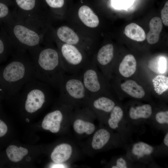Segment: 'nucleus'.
<instances>
[{"label": "nucleus", "instance_id": "obj_32", "mask_svg": "<svg viewBox=\"0 0 168 168\" xmlns=\"http://www.w3.org/2000/svg\"><path fill=\"white\" fill-rule=\"evenodd\" d=\"M7 49L3 41L0 38V57L3 56L6 54Z\"/></svg>", "mask_w": 168, "mask_h": 168}, {"label": "nucleus", "instance_id": "obj_20", "mask_svg": "<svg viewBox=\"0 0 168 168\" xmlns=\"http://www.w3.org/2000/svg\"><path fill=\"white\" fill-rule=\"evenodd\" d=\"M121 87L124 92L133 98L141 99L145 96L142 87L133 80H128L122 83Z\"/></svg>", "mask_w": 168, "mask_h": 168}, {"label": "nucleus", "instance_id": "obj_14", "mask_svg": "<svg viewBox=\"0 0 168 168\" xmlns=\"http://www.w3.org/2000/svg\"><path fill=\"white\" fill-rule=\"evenodd\" d=\"M78 15L82 23L88 27L95 28L99 24L98 17L87 6L83 5L80 7L78 11Z\"/></svg>", "mask_w": 168, "mask_h": 168}, {"label": "nucleus", "instance_id": "obj_11", "mask_svg": "<svg viewBox=\"0 0 168 168\" xmlns=\"http://www.w3.org/2000/svg\"><path fill=\"white\" fill-rule=\"evenodd\" d=\"M119 136L120 135L116 132L114 134H112L107 129L100 128L93 135L91 143L92 147L95 150L101 149L112 140H122L120 137L112 139V138Z\"/></svg>", "mask_w": 168, "mask_h": 168}, {"label": "nucleus", "instance_id": "obj_4", "mask_svg": "<svg viewBox=\"0 0 168 168\" xmlns=\"http://www.w3.org/2000/svg\"><path fill=\"white\" fill-rule=\"evenodd\" d=\"M48 85L35 79L23 86L20 92L25 96L24 108L27 112L34 113L42 107L50 92Z\"/></svg>", "mask_w": 168, "mask_h": 168}, {"label": "nucleus", "instance_id": "obj_34", "mask_svg": "<svg viewBox=\"0 0 168 168\" xmlns=\"http://www.w3.org/2000/svg\"><path fill=\"white\" fill-rule=\"evenodd\" d=\"M26 121L27 122H29V119H27V118H26Z\"/></svg>", "mask_w": 168, "mask_h": 168}, {"label": "nucleus", "instance_id": "obj_6", "mask_svg": "<svg viewBox=\"0 0 168 168\" xmlns=\"http://www.w3.org/2000/svg\"><path fill=\"white\" fill-rule=\"evenodd\" d=\"M58 51L66 72L80 73L88 62L82 51L75 45L64 43L59 46Z\"/></svg>", "mask_w": 168, "mask_h": 168}, {"label": "nucleus", "instance_id": "obj_26", "mask_svg": "<svg viewBox=\"0 0 168 168\" xmlns=\"http://www.w3.org/2000/svg\"><path fill=\"white\" fill-rule=\"evenodd\" d=\"M164 136L161 143L158 145L157 156L163 157L168 154V131L164 134Z\"/></svg>", "mask_w": 168, "mask_h": 168}, {"label": "nucleus", "instance_id": "obj_8", "mask_svg": "<svg viewBox=\"0 0 168 168\" xmlns=\"http://www.w3.org/2000/svg\"><path fill=\"white\" fill-rule=\"evenodd\" d=\"M107 123L111 129L119 134L125 145L132 142V135L135 132L126 119L122 107L118 105L114 107L109 114Z\"/></svg>", "mask_w": 168, "mask_h": 168}, {"label": "nucleus", "instance_id": "obj_3", "mask_svg": "<svg viewBox=\"0 0 168 168\" xmlns=\"http://www.w3.org/2000/svg\"><path fill=\"white\" fill-rule=\"evenodd\" d=\"M9 21L10 40L15 50L28 51L40 46L43 32L40 28L20 20L12 15Z\"/></svg>", "mask_w": 168, "mask_h": 168}, {"label": "nucleus", "instance_id": "obj_7", "mask_svg": "<svg viewBox=\"0 0 168 168\" xmlns=\"http://www.w3.org/2000/svg\"><path fill=\"white\" fill-rule=\"evenodd\" d=\"M58 89L62 96L73 100H82L90 96L79 73L69 75L65 74Z\"/></svg>", "mask_w": 168, "mask_h": 168}, {"label": "nucleus", "instance_id": "obj_24", "mask_svg": "<svg viewBox=\"0 0 168 168\" xmlns=\"http://www.w3.org/2000/svg\"><path fill=\"white\" fill-rule=\"evenodd\" d=\"M112 168H144V166L133 162L125 154L119 155L114 159Z\"/></svg>", "mask_w": 168, "mask_h": 168}, {"label": "nucleus", "instance_id": "obj_27", "mask_svg": "<svg viewBox=\"0 0 168 168\" xmlns=\"http://www.w3.org/2000/svg\"><path fill=\"white\" fill-rule=\"evenodd\" d=\"M152 61L153 63H154V69L153 70L155 71L156 69V72L160 73H163L165 71L166 66V62L165 58L163 57L156 58Z\"/></svg>", "mask_w": 168, "mask_h": 168}, {"label": "nucleus", "instance_id": "obj_21", "mask_svg": "<svg viewBox=\"0 0 168 168\" xmlns=\"http://www.w3.org/2000/svg\"><path fill=\"white\" fill-rule=\"evenodd\" d=\"M95 97V96H94ZM95 98L92 102L93 108L96 110L104 113L110 114L116 105L115 102L105 96H99Z\"/></svg>", "mask_w": 168, "mask_h": 168}, {"label": "nucleus", "instance_id": "obj_31", "mask_svg": "<svg viewBox=\"0 0 168 168\" xmlns=\"http://www.w3.org/2000/svg\"><path fill=\"white\" fill-rule=\"evenodd\" d=\"M8 130L6 124L0 119V137L4 136Z\"/></svg>", "mask_w": 168, "mask_h": 168}, {"label": "nucleus", "instance_id": "obj_12", "mask_svg": "<svg viewBox=\"0 0 168 168\" xmlns=\"http://www.w3.org/2000/svg\"><path fill=\"white\" fill-rule=\"evenodd\" d=\"M63 118L62 112L56 110L48 114L44 117L42 123L43 129L49 130L53 133L58 132Z\"/></svg>", "mask_w": 168, "mask_h": 168}, {"label": "nucleus", "instance_id": "obj_22", "mask_svg": "<svg viewBox=\"0 0 168 168\" xmlns=\"http://www.w3.org/2000/svg\"><path fill=\"white\" fill-rule=\"evenodd\" d=\"M124 33L127 37L137 41H142L146 38V34L144 30L134 23L127 25L125 28Z\"/></svg>", "mask_w": 168, "mask_h": 168}, {"label": "nucleus", "instance_id": "obj_30", "mask_svg": "<svg viewBox=\"0 0 168 168\" xmlns=\"http://www.w3.org/2000/svg\"><path fill=\"white\" fill-rule=\"evenodd\" d=\"M12 14L9 13V10L7 6L3 3L0 2V19L7 16L10 17Z\"/></svg>", "mask_w": 168, "mask_h": 168}, {"label": "nucleus", "instance_id": "obj_18", "mask_svg": "<svg viewBox=\"0 0 168 168\" xmlns=\"http://www.w3.org/2000/svg\"><path fill=\"white\" fill-rule=\"evenodd\" d=\"M114 54L112 44H107L103 46L99 50L96 57L97 63L101 67H106L112 61Z\"/></svg>", "mask_w": 168, "mask_h": 168}, {"label": "nucleus", "instance_id": "obj_25", "mask_svg": "<svg viewBox=\"0 0 168 168\" xmlns=\"http://www.w3.org/2000/svg\"><path fill=\"white\" fill-rule=\"evenodd\" d=\"M73 128L74 131L78 134H82L85 133L88 135L92 133L95 129L93 124L80 119H77L75 121Z\"/></svg>", "mask_w": 168, "mask_h": 168}, {"label": "nucleus", "instance_id": "obj_15", "mask_svg": "<svg viewBox=\"0 0 168 168\" xmlns=\"http://www.w3.org/2000/svg\"><path fill=\"white\" fill-rule=\"evenodd\" d=\"M149 124L157 129L162 131L164 134L168 132V110H160L155 113L154 111Z\"/></svg>", "mask_w": 168, "mask_h": 168}, {"label": "nucleus", "instance_id": "obj_33", "mask_svg": "<svg viewBox=\"0 0 168 168\" xmlns=\"http://www.w3.org/2000/svg\"><path fill=\"white\" fill-rule=\"evenodd\" d=\"M2 92H4L0 83V93Z\"/></svg>", "mask_w": 168, "mask_h": 168}, {"label": "nucleus", "instance_id": "obj_1", "mask_svg": "<svg viewBox=\"0 0 168 168\" xmlns=\"http://www.w3.org/2000/svg\"><path fill=\"white\" fill-rule=\"evenodd\" d=\"M26 52L15 50L10 61L0 69V83L8 95H16L26 84L36 79L31 57Z\"/></svg>", "mask_w": 168, "mask_h": 168}, {"label": "nucleus", "instance_id": "obj_28", "mask_svg": "<svg viewBox=\"0 0 168 168\" xmlns=\"http://www.w3.org/2000/svg\"><path fill=\"white\" fill-rule=\"evenodd\" d=\"M161 21L166 26H168V2L167 1L161 12Z\"/></svg>", "mask_w": 168, "mask_h": 168}, {"label": "nucleus", "instance_id": "obj_16", "mask_svg": "<svg viewBox=\"0 0 168 168\" xmlns=\"http://www.w3.org/2000/svg\"><path fill=\"white\" fill-rule=\"evenodd\" d=\"M149 26L150 30L147 34V39L149 44H153L158 41L162 29L161 19L158 17H153L150 21Z\"/></svg>", "mask_w": 168, "mask_h": 168}, {"label": "nucleus", "instance_id": "obj_5", "mask_svg": "<svg viewBox=\"0 0 168 168\" xmlns=\"http://www.w3.org/2000/svg\"><path fill=\"white\" fill-rule=\"evenodd\" d=\"M158 145L153 146L142 141L131 142L125 145L126 156L133 162L146 167H159L155 161L157 157Z\"/></svg>", "mask_w": 168, "mask_h": 168}, {"label": "nucleus", "instance_id": "obj_9", "mask_svg": "<svg viewBox=\"0 0 168 168\" xmlns=\"http://www.w3.org/2000/svg\"><path fill=\"white\" fill-rule=\"evenodd\" d=\"M154 110L150 104H145L129 107L124 112L126 118L135 133H142L145 130V124H149Z\"/></svg>", "mask_w": 168, "mask_h": 168}, {"label": "nucleus", "instance_id": "obj_23", "mask_svg": "<svg viewBox=\"0 0 168 168\" xmlns=\"http://www.w3.org/2000/svg\"><path fill=\"white\" fill-rule=\"evenodd\" d=\"M28 152L27 149L22 147H18L14 145L9 146L6 149V153L9 159L15 162L20 161Z\"/></svg>", "mask_w": 168, "mask_h": 168}, {"label": "nucleus", "instance_id": "obj_17", "mask_svg": "<svg viewBox=\"0 0 168 168\" xmlns=\"http://www.w3.org/2000/svg\"><path fill=\"white\" fill-rule=\"evenodd\" d=\"M137 65V61L134 56L131 54H128L125 56L119 64V72L124 77H129L135 72Z\"/></svg>", "mask_w": 168, "mask_h": 168}, {"label": "nucleus", "instance_id": "obj_29", "mask_svg": "<svg viewBox=\"0 0 168 168\" xmlns=\"http://www.w3.org/2000/svg\"><path fill=\"white\" fill-rule=\"evenodd\" d=\"M48 5L53 8L62 7L64 5V0H45Z\"/></svg>", "mask_w": 168, "mask_h": 168}, {"label": "nucleus", "instance_id": "obj_2", "mask_svg": "<svg viewBox=\"0 0 168 168\" xmlns=\"http://www.w3.org/2000/svg\"><path fill=\"white\" fill-rule=\"evenodd\" d=\"M36 78L59 89L65 74L58 50L49 46H39L28 51Z\"/></svg>", "mask_w": 168, "mask_h": 168}, {"label": "nucleus", "instance_id": "obj_10", "mask_svg": "<svg viewBox=\"0 0 168 168\" xmlns=\"http://www.w3.org/2000/svg\"><path fill=\"white\" fill-rule=\"evenodd\" d=\"M83 84L91 97L97 96L102 90V84L95 63L87 62L80 72Z\"/></svg>", "mask_w": 168, "mask_h": 168}, {"label": "nucleus", "instance_id": "obj_13", "mask_svg": "<svg viewBox=\"0 0 168 168\" xmlns=\"http://www.w3.org/2000/svg\"><path fill=\"white\" fill-rule=\"evenodd\" d=\"M72 152V147L69 144L63 143L57 146L51 154L52 160L56 164H61L67 161Z\"/></svg>", "mask_w": 168, "mask_h": 168}, {"label": "nucleus", "instance_id": "obj_19", "mask_svg": "<svg viewBox=\"0 0 168 168\" xmlns=\"http://www.w3.org/2000/svg\"><path fill=\"white\" fill-rule=\"evenodd\" d=\"M56 34L58 39L64 43L75 45L79 42V38L72 29L66 26H62L57 30Z\"/></svg>", "mask_w": 168, "mask_h": 168}]
</instances>
